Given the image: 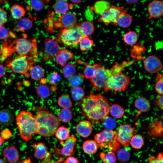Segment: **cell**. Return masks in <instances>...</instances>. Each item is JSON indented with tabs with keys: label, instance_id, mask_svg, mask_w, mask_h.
<instances>
[{
	"label": "cell",
	"instance_id": "obj_12",
	"mask_svg": "<svg viewBox=\"0 0 163 163\" xmlns=\"http://www.w3.org/2000/svg\"><path fill=\"white\" fill-rule=\"evenodd\" d=\"M117 139L123 146L128 147L130 140L134 136L135 128L129 124L121 125L117 131Z\"/></svg>",
	"mask_w": 163,
	"mask_h": 163
},
{
	"label": "cell",
	"instance_id": "obj_41",
	"mask_svg": "<svg viewBox=\"0 0 163 163\" xmlns=\"http://www.w3.org/2000/svg\"><path fill=\"white\" fill-rule=\"evenodd\" d=\"M144 143L143 138L140 134H136L133 136L130 142L131 146L136 149H141Z\"/></svg>",
	"mask_w": 163,
	"mask_h": 163
},
{
	"label": "cell",
	"instance_id": "obj_57",
	"mask_svg": "<svg viewBox=\"0 0 163 163\" xmlns=\"http://www.w3.org/2000/svg\"><path fill=\"white\" fill-rule=\"evenodd\" d=\"M5 73V70L3 66L0 64V78L4 76Z\"/></svg>",
	"mask_w": 163,
	"mask_h": 163
},
{
	"label": "cell",
	"instance_id": "obj_49",
	"mask_svg": "<svg viewBox=\"0 0 163 163\" xmlns=\"http://www.w3.org/2000/svg\"><path fill=\"white\" fill-rule=\"evenodd\" d=\"M146 163H163V154L160 153L157 156L151 155L149 158L148 161Z\"/></svg>",
	"mask_w": 163,
	"mask_h": 163
},
{
	"label": "cell",
	"instance_id": "obj_42",
	"mask_svg": "<svg viewBox=\"0 0 163 163\" xmlns=\"http://www.w3.org/2000/svg\"><path fill=\"white\" fill-rule=\"evenodd\" d=\"M100 158L104 163H116V157L114 153L109 151L106 153L101 152L100 153Z\"/></svg>",
	"mask_w": 163,
	"mask_h": 163
},
{
	"label": "cell",
	"instance_id": "obj_31",
	"mask_svg": "<svg viewBox=\"0 0 163 163\" xmlns=\"http://www.w3.org/2000/svg\"><path fill=\"white\" fill-rule=\"evenodd\" d=\"M10 12L12 17L16 20H20L24 15L25 11L24 9L21 6L15 4L11 7Z\"/></svg>",
	"mask_w": 163,
	"mask_h": 163
},
{
	"label": "cell",
	"instance_id": "obj_59",
	"mask_svg": "<svg viewBox=\"0 0 163 163\" xmlns=\"http://www.w3.org/2000/svg\"><path fill=\"white\" fill-rule=\"evenodd\" d=\"M71 2L73 3H80L82 1L81 0H70Z\"/></svg>",
	"mask_w": 163,
	"mask_h": 163
},
{
	"label": "cell",
	"instance_id": "obj_7",
	"mask_svg": "<svg viewBox=\"0 0 163 163\" xmlns=\"http://www.w3.org/2000/svg\"><path fill=\"white\" fill-rule=\"evenodd\" d=\"M117 136V131L105 129L95 135L94 141L98 147L107 149L113 152H117L120 147Z\"/></svg>",
	"mask_w": 163,
	"mask_h": 163
},
{
	"label": "cell",
	"instance_id": "obj_37",
	"mask_svg": "<svg viewBox=\"0 0 163 163\" xmlns=\"http://www.w3.org/2000/svg\"><path fill=\"white\" fill-rule=\"evenodd\" d=\"M70 92L73 99L75 101L82 100L85 96V91L81 87L72 88Z\"/></svg>",
	"mask_w": 163,
	"mask_h": 163
},
{
	"label": "cell",
	"instance_id": "obj_23",
	"mask_svg": "<svg viewBox=\"0 0 163 163\" xmlns=\"http://www.w3.org/2000/svg\"><path fill=\"white\" fill-rule=\"evenodd\" d=\"M78 63L83 65L85 68L83 72L84 77L90 79L94 77L96 74L97 64L90 65L81 60H78Z\"/></svg>",
	"mask_w": 163,
	"mask_h": 163
},
{
	"label": "cell",
	"instance_id": "obj_20",
	"mask_svg": "<svg viewBox=\"0 0 163 163\" xmlns=\"http://www.w3.org/2000/svg\"><path fill=\"white\" fill-rule=\"evenodd\" d=\"M74 5L69 3L67 1L63 0L57 1L54 5L55 13L58 15H62L68 12L70 9L74 8Z\"/></svg>",
	"mask_w": 163,
	"mask_h": 163
},
{
	"label": "cell",
	"instance_id": "obj_28",
	"mask_svg": "<svg viewBox=\"0 0 163 163\" xmlns=\"http://www.w3.org/2000/svg\"><path fill=\"white\" fill-rule=\"evenodd\" d=\"M14 120V117L11 111L8 109H4L0 111V123L3 125L8 126Z\"/></svg>",
	"mask_w": 163,
	"mask_h": 163
},
{
	"label": "cell",
	"instance_id": "obj_3",
	"mask_svg": "<svg viewBox=\"0 0 163 163\" xmlns=\"http://www.w3.org/2000/svg\"><path fill=\"white\" fill-rule=\"evenodd\" d=\"M38 126L37 133L46 137L54 135L60 124L59 118L49 111L41 109L35 117Z\"/></svg>",
	"mask_w": 163,
	"mask_h": 163
},
{
	"label": "cell",
	"instance_id": "obj_13",
	"mask_svg": "<svg viewBox=\"0 0 163 163\" xmlns=\"http://www.w3.org/2000/svg\"><path fill=\"white\" fill-rule=\"evenodd\" d=\"M59 49L56 37L47 38L44 40V50L42 58L45 61L55 58Z\"/></svg>",
	"mask_w": 163,
	"mask_h": 163
},
{
	"label": "cell",
	"instance_id": "obj_29",
	"mask_svg": "<svg viewBox=\"0 0 163 163\" xmlns=\"http://www.w3.org/2000/svg\"><path fill=\"white\" fill-rule=\"evenodd\" d=\"M98 147L96 142L92 140L85 141L82 145V149L84 152L89 155L95 154L97 152Z\"/></svg>",
	"mask_w": 163,
	"mask_h": 163
},
{
	"label": "cell",
	"instance_id": "obj_44",
	"mask_svg": "<svg viewBox=\"0 0 163 163\" xmlns=\"http://www.w3.org/2000/svg\"><path fill=\"white\" fill-rule=\"evenodd\" d=\"M36 92L40 97L43 98L48 97L50 93L49 88L44 85H39L36 89Z\"/></svg>",
	"mask_w": 163,
	"mask_h": 163
},
{
	"label": "cell",
	"instance_id": "obj_14",
	"mask_svg": "<svg viewBox=\"0 0 163 163\" xmlns=\"http://www.w3.org/2000/svg\"><path fill=\"white\" fill-rule=\"evenodd\" d=\"M77 138L74 136H70L64 142L61 141L60 143L62 146L61 149L54 148L55 152L57 155L62 156H69L73 152Z\"/></svg>",
	"mask_w": 163,
	"mask_h": 163
},
{
	"label": "cell",
	"instance_id": "obj_24",
	"mask_svg": "<svg viewBox=\"0 0 163 163\" xmlns=\"http://www.w3.org/2000/svg\"><path fill=\"white\" fill-rule=\"evenodd\" d=\"M31 146L34 149L35 157L38 159H43L48 152L47 147L44 143H34Z\"/></svg>",
	"mask_w": 163,
	"mask_h": 163
},
{
	"label": "cell",
	"instance_id": "obj_62",
	"mask_svg": "<svg viewBox=\"0 0 163 163\" xmlns=\"http://www.w3.org/2000/svg\"><path fill=\"white\" fill-rule=\"evenodd\" d=\"M0 163H5V161L3 159L0 158Z\"/></svg>",
	"mask_w": 163,
	"mask_h": 163
},
{
	"label": "cell",
	"instance_id": "obj_35",
	"mask_svg": "<svg viewBox=\"0 0 163 163\" xmlns=\"http://www.w3.org/2000/svg\"><path fill=\"white\" fill-rule=\"evenodd\" d=\"M62 68V73L64 77L69 79L75 75L77 70L75 66L72 63L66 64Z\"/></svg>",
	"mask_w": 163,
	"mask_h": 163
},
{
	"label": "cell",
	"instance_id": "obj_27",
	"mask_svg": "<svg viewBox=\"0 0 163 163\" xmlns=\"http://www.w3.org/2000/svg\"><path fill=\"white\" fill-rule=\"evenodd\" d=\"M126 12H124L120 15L117 20L116 25L122 28H127L130 26L132 23V18Z\"/></svg>",
	"mask_w": 163,
	"mask_h": 163
},
{
	"label": "cell",
	"instance_id": "obj_51",
	"mask_svg": "<svg viewBox=\"0 0 163 163\" xmlns=\"http://www.w3.org/2000/svg\"><path fill=\"white\" fill-rule=\"evenodd\" d=\"M7 20V14L6 11L0 7V26H3Z\"/></svg>",
	"mask_w": 163,
	"mask_h": 163
},
{
	"label": "cell",
	"instance_id": "obj_46",
	"mask_svg": "<svg viewBox=\"0 0 163 163\" xmlns=\"http://www.w3.org/2000/svg\"><path fill=\"white\" fill-rule=\"evenodd\" d=\"M46 81L51 85H56L61 80V77L58 73L53 72L49 74L47 77Z\"/></svg>",
	"mask_w": 163,
	"mask_h": 163
},
{
	"label": "cell",
	"instance_id": "obj_34",
	"mask_svg": "<svg viewBox=\"0 0 163 163\" xmlns=\"http://www.w3.org/2000/svg\"><path fill=\"white\" fill-rule=\"evenodd\" d=\"M57 103L63 109L70 108L72 106V102L69 95L67 94H63L58 98Z\"/></svg>",
	"mask_w": 163,
	"mask_h": 163
},
{
	"label": "cell",
	"instance_id": "obj_4",
	"mask_svg": "<svg viewBox=\"0 0 163 163\" xmlns=\"http://www.w3.org/2000/svg\"><path fill=\"white\" fill-rule=\"evenodd\" d=\"M47 31L52 33L56 30L60 31L70 28L77 24V18L73 13L68 12L56 17L53 12H49L44 21Z\"/></svg>",
	"mask_w": 163,
	"mask_h": 163
},
{
	"label": "cell",
	"instance_id": "obj_6",
	"mask_svg": "<svg viewBox=\"0 0 163 163\" xmlns=\"http://www.w3.org/2000/svg\"><path fill=\"white\" fill-rule=\"evenodd\" d=\"M37 60L31 58L19 56L8 59L6 61V66L14 73L29 76V72L35 65Z\"/></svg>",
	"mask_w": 163,
	"mask_h": 163
},
{
	"label": "cell",
	"instance_id": "obj_21",
	"mask_svg": "<svg viewBox=\"0 0 163 163\" xmlns=\"http://www.w3.org/2000/svg\"><path fill=\"white\" fill-rule=\"evenodd\" d=\"M150 135L155 138L162 137L163 123L160 120L155 119L149 127Z\"/></svg>",
	"mask_w": 163,
	"mask_h": 163
},
{
	"label": "cell",
	"instance_id": "obj_55",
	"mask_svg": "<svg viewBox=\"0 0 163 163\" xmlns=\"http://www.w3.org/2000/svg\"><path fill=\"white\" fill-rule=\"evenodd\" d=\"M64 163H79V162L76 158L69 156L66 158Z\"/></svg>",
	"mask_w": 163,
	"mask_h": 163
},
{
	"label": "cell",
	"instance_id": "obj_33",
	"mask_svg": "<svg viewBox=\"0 0 163 163\" xmlns=\"http://www.w3.org/2000/svg\"><path fill=\"white\" fill-rule=\"evenodd\" d=\"M123 38L124 42L126 44L132 45L136 43L138 40V36L136 32L130 30L124 34Z\"/></svg>",
	"mask_w": 163,
	"mask_h": 163
},
{
	"label": "cell",
	"instance_id": "obj_61",
	"mask_svg": "<svg viewBox=\"0 0 163 163\" xmlns=\"http://www.w3.org/2000/svg\"><path fill=\"white\" fill-rule=\"evenodd\" d=\"M3 140L2 139L1 137V136H0V148L2 145L3 142Z\"/></svg>",
	"mask_w": 163,
	"mask_h": 163
},
{
	"label": "cell",
	"instance_id": "obj_8",
	"mask_svg": "<svg viewBox=\"0 0 163 163\" xmlns=\"http://www.w3.org/2000/svg\"><path fill=\"white\" fill-rule=\"evenodd\" d=\"M83 36L77 24L73 27L59 31L56 38L58 41L65 46L72 47L77 45Z\"/></svg>",
	"mask_w": 163,
	"mask_h": 163
},
{
	"label": "cell",
	"instance_id": "obj_43",
	"mask_svg": "<svg viewBox=\"0 0 163 163\" xmlns=\"http://www.w3.org/2000/svg\"><path fill=\"white\" fill-rule=\"evenodd\" d=\"M50 0H30V6L34 10L38 11L42 10L47 5Z\"/></svg>",
	"mask_w": 163,
	"mask_h": 163
},
{
	"label": "cell",
	"instance_id": "obj_5",
	"mask_svg": "<svg viewBox=\"0 0 163 163\" xmlns=\"http://www.w3.org/2000/svg\"><path fill=\"white\" fill-rule=\"evenodd\" d=\"M16 123L21 137L25 141L31 140L37 133V123L35 117L29 111L20 112L16 118Z\"/></svg>",
	"mask_w": 163,
	"mask_h": 163
},
{
	"label": "cell",
	"instance_id": "obj_63",
	"mask_svg": "<svg viewBox=\"0 0 163 163\" xmlns=\"http://www.w3.org/2000/svg\"><path fill=\"white\" fill-rule=\"evenodd\" d=\"M52 163H62L60 161H57L56 162H53Z\"/></svg>",
	"mask_w": 163,
	"mask_h": 163
},
{
	"label": "cell",
	"instance_id": "obj_47",
	"mask_svg": "<svg viewBox=\"0 0 163 163\" xmlns=\"http://www.w3.org/2000/svg\"><path fill=\"white\" fill-rule=\"evenodd\" d=\"M107 3L104 1H98L95 4L92 9L96 13L101 15L109 8L107 7Z\"/></svg>",
	"mask_w": 163,
	"mask_h": 163
},
{
	"label": "cell",
	"instance_id": "obj_10",
	"mask_svg": "<svg viewBox=\"0 0 163 163\" xmlns=\"http://www.w3.org/2000/svg\"><path fill=\"white\" fill-rule=\"evenodd\" d=\"M113 72L111 69H107L97 64L95 76L90 79L92 87L97 91H104L106 82Z\"/></svg>",
	"mask_w": 163,
	"mask_h": 163
},
{
	"label": "cell",
	"instance_id": "obj_52",
	"mask_svg": "<svg viewBox=\"0 0 163 163\" xmlns=\"http://www.w3.org/2000/svg\"><path fill=\"white\" fill-rule=\"evenodd\" d=\"M163 79H158L155 86L156 92L159 95H163Z\"/></svg>",
	"mask_w": 163,
	"mask_h": 163
},
{
	"label": "cell",
	"instance_id": "obj_60",
	"mask_svg": "<svg viewBox=\"0 0 163 163\" xmlns=\"http://www.w3.org/2000/svg\"><path fill=\"white\" fill-rule=\"evenodd\" d=\"M23 163H31V161L30 159H26L23 161Z\"/></svg>",
	"mask_w": 163,
	"mask_h": 163
},
{
	"label": "cell",
	"instance_id": "obj_40",
	"mask_svg": "<svg viewBox=\"0 0 163 163\" xmlns=\"http://www.w3.org/2000/svg\"><path fill=\"white\" fill-rule=\"evenodd\" d=\"M72 113L70 110L68 109H62L59 112V119L62 122L67 123L72 120Z\"/></svg>",
	"mask_w": 163,
	"mask_h": 163
},
{
	"label": "cell",
	"instance_id": "obj_16",
	"mask_svg": "<svg viewBox=\"0 0 163 163\" xmlns=\"http://www.w3.org/2000/svg\"><path fill=\"white\" fill-rule=\"evenodd\" d=\"M147 9L149 19L159 18L163 15V2L159 0L152 1L149 4Z\"/></svg>",
	"mask_w": 163,
	"mask_h": 163
},
{
	"label": "cell",
	"instance_id": "obj_18",
	"mask_svg": "<svg viewBox=\"0 0 163 163\" xmlns=\"http://www.w3.org/2000/svg\"><path fill=\"white\" fill-rule=\"evenodd\" d=\"M74 58V54L65 49H60L55 57L56 63L62 66H64L69 60H73Z\"/></svg>",
	"mask_w": 163,
	"mask_h": 163
},
{
	"label": "cell",
	"instance_id": "obj_9",
	"mask_svg": "<svg viewBox=\"0 0 163 163\" xmlns=\"http://www.w3.org/2000/svg\"><path fill=\"white\" fill-rule=\"evenodd\" d=\"M130 82L129 76L123 71L112 75L108 79L104 91L115 92L124 91L127 89Z\"/></svg>",
	"mask_w": 163,
	"mask_h": 163
},
{
	"label": "cell",
	"instance_id": "obj_30",
	"mask_svg": "<svg viewBox=\"0 0 163 163\" xmlns=\"http://www.w3.org/2000/svg\"><path fill=\"white\" fill-rule=\"evenodd\" d=\"M29 73L32 79L36 81H39L44 76L45 72L42 67L39 65H35L31 68Z\"/></svg>",
	"mask_w": 163,
	"mask_h": 163
},
{
	"label": "cell",
	"instance_id": "obj_50",
	"mask_svg": "<svg viewBox=\"0 0 163 163\" xmlns=\"http://www.w3.org/2000/svg\"><path fill=\"white\" fill-rule=\"evenodd\" d=\"M104 126L107 129L111 130L116 126V122L115 120L111 118L108 117H107L104 120Z\"/></svg>",
	"mask_w": 163,
	"mask_h": 163
},
{
	"label": "cell",
	"instance_id": "obj_19",
	"mask_svg": "<svg viewBox=\"0 0 163 163\" xmlns=\"http://www.w3.org/2000/svg\"><path fill=\"white\" fill-rule=\"evenodd\" d=\"M3 155L10 163H15L19 159V155L18 149L14 146H9L4 149Z\"/></svg>",
	"mask_w": 163,
	"mask_h": 163
},
{
	"label": "cell",
	"instance_id": "obj_56",
	"mask_svg": "<svg viewBox=\"0 0 163 163\" xmlns=\"http://www.w3.org/2000/svg\"><path fill=\"white\" fill-rule=\"evenodd\" d=\"M52 156L50 153L48 152L46 156L40 163H51V158Z\"/></svg>",
	"mask_w": 163,
	"mask_h": 163
},
{
	"label": "cell",
	"instance_id": "obj_17",
	"mask_svg": "<svg viewBox=\"0 0 163 163\" xmlns=\"http://www.w3.org/2000/svg\"><path fill=\"white\" fill-rule=\"evenodd\" d=\"M77 132L80 136L86 138L89 136L92 130V126L91 122L88 120L80 121L76 125Z\"/></svg>",
	"mask_w": 163,
	"mask_h": 163
},
{
	"label": "cell",
	"instance_id": "obj_15",
	"mask_svg": "<svg viewBox=\"0 0 163 163\" xmlns=\"http://www.w3.org/2000/svg\"><path fill=\"white\" fill-rule=\"evenodd\" d=\"M144 66L146 71L155 73L161 70L162 65L160 60L155 55H150L143 60Z\"/></svg>",
	"mask_w": 163,
	"mask_h": 163
},
{
	"label": "cell",
	"instance_id": "obj_54",
	"mask_svg": "<svg viewBox=\"0 0 163 163\" xmlns=\"http://www.w3.org/2000/svg\"><path fill=\"white\" fill-rule=\"evenodd\" d=\"M12 133L11 131L8 129H3L1 132V137L4 140L9 139L11 136Z\"/></svg>",
	"mask_w": 163,
	"mask_h": 163
},
{
	"label": "cell",
	"instance_id": "obj_36",
	"mask_svg": "<svg viewBox=\"0 0 163 163\" xmlns=\"http://www.w3.org/2000/svg\"><path fill=\"white\" fill-rule=\"evenodd\" d=\"M80 49L82 51H88L92 48L94 41L89 37L83 36L80 39L79 43Z\"/></svg>",
	"mask_w": 163,
	"mask_h": 163
},
{
	"label": "cell",
	"instance_id": "obj_38",
	"mask_svg": "<svg viewBox=\"0 0 163 163\" xmlns=\"http://www.w3.org/2000/svg\"><path fill=\"white\" fill-rule=\"evenodd\" d=\"M84 77L82 74L75 75L68 80V85L70 87L72 88L79 86L84 81Z\"/></svg>",
	"mask_w": 163,
	"mask_h": 163
},
{
	"label": "cell",
	"instance_id": "obj_32",
	"mask_svg": "<svg viewBox=\"0 0 163 163\" xmlns=\"http://www.w3.org/2000/svg\"><path fill=\"white\" fill-rule=\"evenodd\" d=\"M109 113L114 118L117 119L121 118L125 114V110L120 105L114 104L110 106Z\"/></svg>",
	"mask_w": 163,
	"mask_h": 163
},
{
	"label": "cell",
	"instance_id": "obj_22",
	"mask_svg": "<svg viewBox=\"0 0 163 163\" xmlns=\"http://www.w3.org/2000/svg\"><path fill=\"white\" fill-rule=\"evenodd\" d=\"M134 105L139 111V113L147 112L150 109L151 105L149 101L143 97L136 99L134 102Z\"/></svg>",
	"mask_w": 163,
	"mask_h": 163
},
{
	"label": "cell",
	"instance_id": "obj_26",
	"mask_svg": "<svg viewBox=\"0 0 163 163\" xmlns=\"http://www.w3.org/2000/svg\"><path fill=\"white\" fill-rule=\"evenodd\" d=\"M33 25V21L30 19L27 18H22L16 24L14 29L17 32H24L30 29Z\"/></svg>",
	"mask_w": 163,
	"mask_h": 163
},
{
	"label": "cell",
	"instance_id": "obj_58",
	"mask_svg": "<svg viewBox=\"0 0 163 163\" xmlns=\"http://www.w3.org/2000/svg\"><path fill=\"white\" fill-rule=\"evenodd\" d=\"M126 2L129 4H135L137 3L138 1V0H126Z\"/></svg>",
	"mask_w": 163,
	"mask_h": 163
},
{
	"label": "cell",
	"instance_id": "obj_39",
	"mask_svg": "<svg viewBox=\"0 0 163 163\" xmlns=\"http://www.w3.org/2000/svg\"><path fill=\"white\" fill-rule=\"evenodd\" d=\"M56 137L61 141L66 140L69 137V131L68 129L64 126L58 128L55 133Z\"/></svg>",
	"mask_w": 163,
	"mask_h": 163
},
{
	"label": "cell",
	"instance_id": "obj_53",
	"mask_svg": "<svg viewBox=\"0 0 163 163\" xmlns=\"http://www.w3.org/2000/svg\"><path fill=\"white\" fill-rule=\"evenodd\" d=\"M163 95H158L154 100V104L161 110H163Z\"/></svg>",
	"mask_w": 163,
	"mask_h": 163
},
{
	"label": "cell",
	"instance_id": "obj_25",
	"mask_svg": "<svg viewBox=\"0 0 163 163\" xmlns=\"http://www.w3.org/2000/svg\"><path fill=\"white\" fill-rule=\"evenodd\" d=\"M82 34L84 36H91L94 31V27L93 23L91 22L86 21H82L77 24Z\"/></svg>",
	"mask_w": 163,
	"mask_h": 163
},
{
	"label": "cell",
	"instance_id": "obj_2",
	"mask_svg": "<svg viewBox=\"0 0 163 163\" xmlns=\"http://www.w3.org/2000/svg\"><path fill=\"white\" fill-rule=\"evenodd\" d=\"M37 43L35 38L30 39L18 38L12 41L5 42L0 50V58L5 59L15 52L19 56L37 60L38 54Z\"/></svg>",
	"mask_w": 163,
	"mask_h": 163
},
{
	"label": "cell",
	"instance_id": "obj_11",
	"mask_svg": "<svg viewBox=\"0 0 163 163\" xmlns=\"http://www.w3.org/2000/svg\"><path fill=\"white\" fill-rule=\"evenodd\" d=\"M127 11L123 7L111 5L101 14L98 21L106 26L111 23L116 25L117 20L120 15Z\"/></svg>",
	"mask_w": 163,
	"mask_h": 163
},
{
	"label": "cell",
	"instance_id": "obj_45",
	"mask_svg": "<svg viewBox=\"0 0 163 163\" xmlns=\"http://www.w3.org/2000/svg\"><path fill=\"white\" fill-rule=\"evenodd\" d=\"M117 156L119 161L122 163H125L129 160L130 158V154L126 149H121L117 151Z\"/></svg>",
	"mask_w": 163,
	"mask_h": 163
},
{
	"label": "cell",
	"instance_id": "obj_48",
	"mask_svg": "<svg viewBox=\"0 0 163 163\" xmlns=\"http://www.w3.org/2000/svg\"><path fill=\"white\" fill-rule=\"evenodd\" d=\"M9 36L14 37L13 34L3 26H0V39H6Z\"/></svg>",
	"mask_w": 163,
	"mask_h": 163
},
{
	"label": "cell",
	"instance_id": "obj_1",
	"mask_svg": "<svg viewBox=\"0 0 163 163\" xmlns=\"http://www.w3.org/2000/svg\"><path fill=\"white\" fill-rule=\"evenodd\" d=\"M110 106L107 98L100 94L85 96L79 104L81 114L94 124L104 121L109 113Z\"/></svg>",
	"mask_w": 163,
	"mask_h": 163
}]
</instances>
